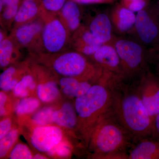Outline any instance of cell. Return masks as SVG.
I'll return each instance as SVG.
<instances>
[{
    "label": "cell",
    "mask_w": 159,
    "mask_h": 159,
    "mask_svg": "<svg viewBox=\"0 0 159 159\" xmlns=\"http://www.w3.org/2000/svg\"><path fill=\"white\" fill-rule=\"evenodd\" d=\"M112 109L135 142L148 139L152 133L153 120L145 109L136 86L115 79L111 84Z\"/></svg>",
    "instance_id": "cell-1"
},
{
    "label": "cell",
    "mask_w": 159,
    "mask_h": 159,
    "mask_svg": "<svg viewBox=\"0 0 159 159\" xmlns=\"http://www.w3.org/2000/svg\"><path fill=\"white\" fill-rule=\"evenodd\" d=\"M88 137L92 148L104 158L128 159L125 151L135 142L112 108L99 119Z\"/></svg>",
    "instance_id": "cell-2"
},
{
    "label": "cell",
    "mask_w": 159,
    "mask_h": 159,
    "mask_svg": "<svg viewBox=\"0 0 159 159\" xmlns=\"http://www.w3.org/2000/svg\"><path fill=\"white\" fill-rule=\"evenodd\" d=\"M115 79L103 73L100 83L92 85L85 94L76 98L75 109L88 137L99 119L112 108L111 84Z\"/></svg>",
    "instance_id": "cell-3"
},
{
    "label": "cell",
    "mask_w": 159,
    "mask_h": 159,
    "mask_svg": "<svg viewBox=\"0 0 159 159\" xmlns=\"http://www.w3.org/2000/svg\"><path fill=\"white\" fill-rule=\"evenodd\" d=\"M38 54L40 59L62 77L88 80L102 73V69L97 71L88 61L85 55L75 50L56 54L40 53Z\"/></svg>",
    "instance_id": "cell-4"
},
{
    "label": "cell",
    "mask_w": 159,
    "mask_h": 159,
    "mask_svg": "<svg viewBox=\"0 0 159 159\" xmlns=\"http://www.w3.org/2000/svg\"><path fill=\"white\" fill-rule=\"evenodd\" d=\"M40 17L43 22L41 53L56 54L70 47L72 34L59 12L47 11L43 6Z\"/></svg>",
    "instance_id": "cell-5"
},
{
    "label": "cell",
    "mask_w": 159,
    "mask_h": 159,
    "mask_svg": "<svg viewBox=\"0 0 159 159\" xmlns=\"http://www.w3.org/2000/svg\"><path fill=\"white\" fill-rule=\"evenodd\" d=\"M111 44L120 58L125 81L134 77L140 78L148 70L147 53L139 43L131 40L114 38Z\"/></svg>",
    "instance_id": "cell-6"
},
{
    "label": "cell",
    "mask_w": 159,
    "mask_h": 159,
    "mask_svg": "<svg viewBox=\"0 0 159 159\" xmlns=\"http://www.w3.org/2000/svg\"><path fill=\"white\" fill-rule=\"evenodd\" d=\"M134 29L142 43L152 48L159 40V9L152 5L138 11Z\"/></svg>",
    "instance_id": "cell-7"
},
{
    "label": "cell",
    "mask_w": 159,
    "mask_h": 159,
    "mask_svg": "<svg viewBox=\"0 0 159 159\" xmlns=\"http://www.w3.org/2000/svg\"><path fill=\"white\" fill-rule=\"evenodd\" d=\"M43 22L40 17L31 22L11 29L9 34L21 49L26 48L33 54L42 52Z\"/></svg>",
    "instance_id": "cell-8"
},
{
    "label": "cell",
    "mask_w": 159,
    "mask_h": 159,
    "mask_svg": "<svg viewBox=\"0 0 159 159\" xmlns=\"http://www.w3.org/2000/svg\"><path fill=\"white\" fill-rule=\"evenodd\" d=\"M137 92L153 120L159 112V78L148 70L139 78Z\"/></svg>",
    "instance_id": "cell-9"
},
{
    "label": "cell",
    "mask_w": 159,
    "mask_h": 159,
    "mask_svg": "<svg viewBox=\"0 0 159 159\" xmlns=\"http://www.w3.org/2000/svg\"><path fill=\"white\" fill-rule=\"evenodd\" d=\"M90 57L93 58L102 71L125 80L120 58L112 44H104Z\"/></svg>",
    "instance_id": "cell-10"
},
{
    "label": "cell",
    "mask_w": 159,
    "mask_h": 159,
    "mask_svg": "<svg viewBox=\"0 0 159 159\" xmlns=\"http://www.w3.org/2000/svg\"><path fill=\"white\" fill-rule=\"evenodd\" d=\"M62 133L55 126H39L33 131L31 137L32 145L42 152H48L62 140Z\"/></svg>",
    "instance_id": "cell-11"
},
{
    "label": "cell",
    "mask_w": 159,
    "mask_h": 159,
    "mask_svg": "<svg viewBox=\"0 0 159 159\" xmlns=\"http://www.w3.org/2000/svg\"><path fill=\"white\" fill-rule=\"evenodd\" d=\"M104 44L92 34L87 27L81 25L71 36L70 47L85 56H91Z\"/></svg>",
    "instance_id": "cell-12"
},
{
    "label": "cell",
    "mask_w": 159,
    "mask_h": 159,
    "mask_svg": "<svg viewBox=\"0 0 159 159\" xmlns=\"http://www.w3.org/2000/svg\"><path fill=\"white\" fill-rule=\"evenodd\" d=\"M112 23L106 13H98L92 20L88 27L99 41L103 44H111L113 40Z\"/></svg>",
    "instance_id": "cell-13"
},
{
    "label": "cell",
    "mask_w": 159,
    "mask_h": 159,
    "mask_svg": "<svg viewBox=\"0 0 159 159\" xmlns=\"http://www.w3.org/2000/svg\"><path fill=\"white\" fill-rule=\"evenodd\" d=\"M43 6L42 0H23L10 30L39 18Z\"/></svg>",
    "instance_id": "cell-14"
},
{
    "label": "cell",
    "mask_w": 159,
    "mask_h": 159,
    "mask_svg": "<svg viewBox=\"0 0 159 159\" xmlns=\"http://www.w3.org/2000/svg\"><path fill=\"white\" fill-rule=\"evenodd\" d=\"M111 16L112 25L119 33H127L134 29L136 21L135 14L120 3L113 9Z\"/></svg>",
    "instance_id": "cell-15"
},
{
    "label": "cell",
    "mask_w": 159,
    "mask_h": 159,
    "mask_svg": "<svg viewBox=\"0 0 159 159\" xmlns=\"http://www.w3.org/2000/svg\"><path fill=\"white\" fill-rule=\"evenodd\" d=\"M129 159H159V141L142 139L132 148Z\"/></svg>",
    "instance_id": "cell-16"
},
{
    "label": "cell",
    "mask_w": 159,
    "mask_h": 159,
    "mask_svg": "<svg viewBox=\"0 0 159 159\" xmlns=\"http://www.w3.org/2000/svg\"><path fill=\"white\" fill-rule=\"evenodd\" d=\"M78 5L73 0H67L59 12L72 34L81 25V12Z\"/></svg>",
    "instance_id": "cell-17"
},
{
    "label": "cell",
    "mask_w": 159,
    "mask_h": 159,
    "mask_svg": "<svg viewBox=\"0 0 159 159\" xmlns=\"http://www.w3.org/2000/svg\"><path fill=\"white\" fill-rule=\"evenodd\" d=\"M59 84L64 93L68 97L75 98L85 94L93 85L88 80L71 77H61Z\"/></svg>",
    "instance_id": "cell-18"
},
{
    "label": "cell",
    "mask_w": 159,
    "mask_h": 159,
    "mask_svg": "<svg viewBox=\"0 0 159 159\" xmlns=\"http://www.w3.org/2000/svg\"><path fill=\"white\" fill-rule=\"evenodd\" d=\"M23 0H0V23L5 30H11Z\"/></svg>",
    "instance_id": "cell-19"
},
{
    "label": "cell",
    "mask_w": 159,
    "mask_h": 159,
    "mask_svg": "<svg viewBox=\"0 0 159 159\" xmlns=\"http://www.w3.org/2000/svg\"><path fill=\"white\" fill-rule=\"evenodd\" d=\"M20 48L10 35L0 42V66L5 68L20 56Z\"/></svg>",
    "instance_id": "cell-20"
},
{
    "label": "cell",
    "mask_w": 159,
    "mask_h": 159,
    "mask_svg": "<svg viewBox=\"0 0 159 159\" xmlns=\"http://www.w3.org/2000/svg\"><path fill=\"white\" fill-rule=\"evenodd\" d=\"M77 114L75 108L74 109L72 104L66 102L59 109L54 111L53 121L59 126L73 128L77 122Z\"/></svg>",
    "instance_id": "cell-21"
},
{
    "label": "cell",
    "mask_w": 159,
    "mask_h": 159,
    "mask_svg": "<svg viewBox=\"0 0 159 159\" xmlns=\"http://www.w3.org/2000/svg\"><path fill=\"white\" fill-rule=\"evenodd\" d=\"M36 89L38 97L44 102H51L57 98L59 93L57 83L53 80L39 84Z\"/></svg>",
    "instance_id": "cell-22"
},
{
    "label": "cell",
    "mask_w": 159,
    "mask_h": 159,
    "mask_svg": "<svg viewBox=\"0 0 159 159\" xmlns=\"http://www.w3.org/2000/svg\"><path fill=\"white\" fill-rule=\"evenodd\" d=\"M17 69L11 66L3 71L0 76V88L4 91H9L14 89L19 82Z\"/></svg>",
    "instance_id": "cell-23"
},
{
    "label": "cell",
    "mask_w": 159,
    "mask_h": 159,
    "mask_svg": "<svg viewBox=\"0 0 159 159\" xmlns=\"http://www.w3.org/2000/svg\"><path fill=\"white\" fill-rule=\"evenodd\" d=\"M39 100L33 97L24 98L20 100L16 107V112L18 115L31 113L39 106Z\"/></svg>",
    "instance_id": "cell-24"
},
{
    "label": "cell",
    "mask_w": 159,
    "mask_h": 159,
    "mask_svg": "<svg viewBox=\"0 0 159 159\" xmlns=\"http://www.w3.org/2000/svg\"><path fill=\"white\" fill-rule=\"evenodd\" d=\"M34 81V77L31 74L24 75L13 89L14 95L16 97L25 98L29 95L28 89Z\"/></svg>",
    "instance_id": "cell-25"
},
{
    "label": "cell",
    "mask_w": 159,
    "mask_h": 159,
    "mask_svg": "<svg viewBox=\"0 0 159 159\" xmlns=\"http://www.w3.org/2000/svg\"><path fill=\"white\" fill-rule=\"evenodd\" d=\"M18 135L17 129H12L0 141V157H4L16 141Z\"/></svg>",
    "instance_id": "cell-26"
},
{
    "label": "cell",
    "mask_w": 159,
    "mask_h": 159,
    "mask_svg": "<svg viewBox=\"0 0 159 159\" xmlns=\"http://www.w3.org/2000/svg\"><path fill=\"white\" fill-rule=\"evenodd\" d=\"M54 111L51 107H45L41 109L34 114L32 119L37 125L44 126L51 124L54 122L53 115Z\"/></svg>",
    "instance_id": "cell-27"
},
{
    "label": "cell",
    "mask_w": 159,
    "mask_h": 159,
    "mask_svg": "<svg viewBox=\"0 0 159 159\" xmlns=\"http://www.w3.org/2000/svg\"><path fill=\"white\" fill-rule=\"evenodd\" d=\"M9 158L11 159H30L33 158L32 153L27 145L18 144L11 151Z\"/></svg>",
    "instance_id": "cell-28"
},
{
    "label": "cell",
    "mask_w": 159,
    "mask_h": 159,
    "mask_svg": "<svg viewBox=\"0 0 159 159\" xmlns=\"http://www.w3.org/2000/svg\"><path fill=\"white\" fill-rule=\"evenodd\" d=\"M151 0H121L120 4L134 12L141 11L150 5Z\"/></svg>",
    "instance_id": "cell-29"
},
{
    "label": "cell",
    "mask_w": 159,
    "mask_h": 159,
    "mask_svg": "<svg viewBox=\"0 0 159 159\" xmlns=\"http://www.w3.org/2000/svg\"><path fill=\"white\" fill-rule=\"evenodd\" d=\"M70 152V147L65 142H61V141L48 152L50 156L55 155L61 157H66L69 156Z\"/></svg>",
    "instance_id": "cell-30"
},
{
    "label": "cell",
    "mask_w": 159,
    "mask_h": 159,
    "mask_svg": "<svg viewBox=\"0 0 159 159\" xmlns=\"http://www.w3.org/2000/svg\"><path fill=\"white\" fill-rule=\"evenodd\" d=\"M67 0H42L44 8L47 11L59 13Z\"/></svg>",
    "instance_id": "cell-31"
},
{
    "label": "cell",
    "mask_w": 159,
    "mask_h": 159,
    "mask_svg": "<svg viewBox=\"0 0 159 159\" xmlns=\"http://www.w3.org/2000/svg\"><path fill=\"white\" fill-rule=\"evenodd\" d=\"M11 121L9 118L4 119L0 122V139L11 131Z\"/></svg>",
    "instance_id": "cell-32"
},
{
    "label": "cell",
    "mask_w": 159,
    "mask_h": 159,
    "mask_svg": "<svg viewBox=\"0 0 159 159\" xmlns=\"http://www.w3.org/2000/svg\"><path fill=\"white\" fill-rule=\"evenodd\" d=\"M147 55L148 59L154 60L159 63V40L153 47L151 48Z\"/></svg>",
    "instance_id": "cell-33"
},
{
    "label": "cell",
    "mask_w": 159,
    "mask_h": 159,
    "mask_svg": "<svg viewBox=\"0 0 159 159\" xmlns=\"http://www.w3.org/2000/svg\"><path fill=\"white\" fill-rule=\"evenodd\" d=\"M78 4L89 5L94 4H107L113 2L116 0H73Z\"/></svg>",
    "instance_id": "cell-34"
},
{
    "label": "cell",
    "mask_w": 159,
    "mask_h": 159,
    "mask_svg": "<svg viewBox=\"0 0 159 159\" xmlns=\"http://www.w3.org/2000/svg\"><path fill=\"white\" fill-rule=\"evenodd\" d=\"M7 100V96L5 93L2 92L0 93V115L1 116H5L6 113V104Z\"/></svg>",
    "instance_id": "cell-35"
},
{
    "label": "cell",
    "mask_w": 159,
    "mask_h": 159,
    "mask_svg": "<svg viewBox=\"0 0 159 159\" xmlns=\"http://www.w3.org/2000/svg\"><path fill=\"white\" fill-rule=\"evenodd\" d=\"M155 134L159 135V112L154 117L152 122V135Z\"/></svg>",
    "instance_id": "cell-36"
},
{
    "label": "cell",
    "mask_w": 159,
    "mask_h": 159,
    "mask_svg": "<svg viewBox=\"0 0 159 159\" xmlns=\"http://www.w3.org/2000/svg\"><path fill=\"white\" fill-rule=\"evenodd\" d=\"M32 159H47L45 157L42 155L40 154H37L35 155L34 157H33V158Z\"/></svg>",
    "instance_id": "cell-37"
},
{
    "label": "cell",
    "mask_w": 159,
    "mask_h": 159,
    "mask_svg": "<svg viewBox=\"0 0 159 159\" xmlns=\"http://www.w3.org/2000/svg\"><path fill=\"white\" fill-rule=\"evenodd\" d=\"M157 77L159 78V63H158L157 67Z\"/></svg>",
    "instance_id": "cell-38"
},
{
    "label": "cell",
    "mask_w": 159,
    "mask_h": 159,
    "mask_svg": "<svg viewBox=\"0 0 159 159\" xmlns=\"http://www.w3.org/2000/svg\"><path fill=\"white\" fill-rule=\"evenodd\" d=\"M158 6L159 9V0L158 4Z\"/></svg>",
    "instance_id": "cell-39"
}]
</instances>
